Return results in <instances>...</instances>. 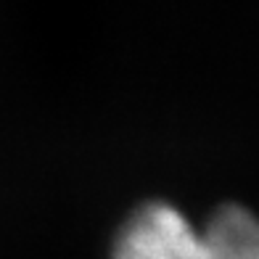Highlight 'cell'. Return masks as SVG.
Wrapping results in <instances>:
<instances>
[{
  "mask_svg": "<svg viewBox=\"0 0 259 259\" xmlns=\"http://www.w3.org/2000/svg\"><path fill=\"white\" fill-rule=\"evenodd\" d=\"M111 259H259V217L228 204L196 230L172 204L146 201L116 233Z\"/></svg>",
  "mask_w": 259,
  "mask_h": 259,
  "instance_id": "6da1fadb",
  "label": "cell"
}]
</instances>
